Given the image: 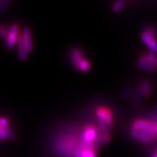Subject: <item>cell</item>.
I'll return each instance as SVG.
<instances>
[{
    "label": "cell",
    "instance_id": "obj_1",
    "mask_svg": "<svg viewBox=\"0 0 157 157\" xmlns=\"http://www.w3.org/2000/svg\"><path fill=\"white\" fill-rule=\"evenodd\" d=\"M131 135L143 144H149L157 139V121L137 119L133 123Z\"/></svg>",
    "mask_w": 157,
    "mask_h": 157
},
{
    "label": "cell",
    "instance_id": "obj_2",
    "mask_svg": "<svg viewBox=\"0 0 157 157\" xmlns=\"http://www.w3.org/2000/svg\"><path fill=\"white\" fill-rule=\"evenodd\" d=\"M70 60L74 67L80 71H88L91 68L90 62L86 59L84 54L80 48H74L70 51Z\"/></svg>",
    "mask_w": 157,
    "mask_h": 157
},
{
    "label": "cell",
    "instance_id": "obj_3",
    "mask_svg": "<svg viewBox=\"0 0 157 157\" xmlns=\"http://www.w3.org/2000/svg\"><path fill=\"white\" fill-rule=\"evenodd\" d=\"M141 39L150 49V51L157 53V35L156 29L154 27H146L141 34Z\"/></svg>",
    "mask_w": 157,
    "mask_h": 157
},
{
    "label": "cell",
    "instance_id": "obj_4",
    "mask_svg": "<svg viewBox=\"0 0 157 157\" xmlns=\"http://www.w3.org/2000/svg\"><path fill=\"white\" fill-rule=\"evenodd\" d=\"M18 31L19 27L16 24L13 25L10 29L8 31V35H7V39H6V48L9 50H11L15 47L18 41Z\"/></svg>",
    "mask_w": 157,
    "mask_h": 157
},
{
    "label": "cell",
    "instance_id": "obj_5",
    "mask_svg": "<svg viewBox=\"0 0 157 157\" xmlns=\"http://www.w3.org/2000/svg\"><path fill=\"white\" fill-rule=\"evenodd\" d=\"M96 116L98 119V122L105 124L107 127L111 126L112 124L113 119L111 111L107 108L101 107L97 109Z\"/></svg>",
    "mask_w": 157,
    "mask_h": 157
},
{
    "label": "cell",
    "instance_id": "obj_6",
    "mask_svg": "<svg viewBox=\"0 0 157 157\" xmlns=\"http://www.w3.org/2000/svg\"><path fill=\"white\" fill-rule=\"evenodd\" d=\"M98 136L96 129L93 126H90L84 129L83 136H82V142L87 144H92V143L95 140Z\"/></svg>",
    "mask_w": 157,
    "mask_h": 157
},
{
    "label": "cell",
    "instance_id": "obj_7",
    "mask_svg": "<svg viewBox=\"0 0 157 157\" xmlns=\"http://www.w3.org/2000/svg\"><path fill=\"white\" fill-rule=\"evenodd\" d=\"M22 36L23 39V42H24L25 50H26L27 53H29V52H31V51L33 50L34 46H33L31 30L29 27H25V28L23 29Z\"/></svg>",
    "mask_w": 157,
    "mask_h": 157
},
{
    "label": "cell",
    "instance_id": "obj_8",
    "mask_svg": "<svg viewBox=\"0 0 157 157\" xmlns=\"http://www.w3.org/2000/svg\"><path fill=\"white\" fill-rule=\"evenodd\" d=\"M139 61L157 67V53L149 50L148 54L140 57Z\"/></svg>",
    "mask_w": 157,
    "mask_h": 157
},
{
    "label": "cell",
    "instance_id": "obj_9",
    "mask_svg": "<svg viewBox=\"0 0 157 157\" xmlns=\"http://www.w3.org/2000/svg\"><path fill=\"white\" fill-rule=\"evenodd\" d=\"M17 48H18V52H17V55H18V58L21 61H25L28 58V53H27L26 50H25L24 42H23V36L21 35L19 36L18 41H17Z\"/></svg>",
    "mask_w": 157,
    "mask_h": 157
},
{
    "label": "cell",
    "instance_id": "obj_10",
    "mask_svg": "<svg viewBox=\"0 0 157 157\" xmlns=\"http://www.w3.org/2000/svg\"><path fill=\"white\" fill-rule=\"evenodd\" d=\"M140 91L143 96L148 97L151 94V84L148 81H144L141 84L140 87Z\"/></svg>",
    "mask_w": 157,
    "mask_h": 157
},
{
    "label": "cell",
    "instance_id": "obj_11",
    "mask_svg": "<svg viewBox=\"0 0 157 157\" xmlns=\"http://www.w3.org/2000/svg\"><path fill=\"white\" fill-rule=\"evenodd\" d=\"M136 65L139 68H141V69L147 71L154 72V71H156L157 70V67H156V66H151V65H149L147 63H142L140 61L137 62Z\"/></svg>",
    "mask_w": 157,
    "mask_h": 157
},
{
    "label": "cell",
    "instance_id": "obj_12",
    "mask_svg": "<svg viewBox=\"0 0 157 157\" xmlns=\"http://www.w3.org/2000/svg\"><path fill=\"white\" fill-rule=\"evenodd\" d=\"M126 2L124 1H119L116 2L112 7V10L113 13H119V11L121 10L124 7Z\"/></svg>",
    "mask_w": 157,
    "mask_h": 157
},
{
    "label": "cell",
    "instance_id": "obj_13",
    "mask_svg": "<svg viewBox=\"0 0 157 157\" xmlns=\"http://www.w3.org/2000/svg\"><path fill=\"white\" fill-rule=\"evenodd\" d=\"M12 2L10 0H5V1L0 2V15H2V13L8 9V7L10 6Z\"/></svg>",
    "mask_w": 157,
    "mask_h": 157
},
{
    "label": "cell",
    "instance_id": "obj_14",
    "mask_svg": "<svg viewBox=\"0 0 157 157\" xmlns=\"http://www.w3.org/2000/svg\"><path fill=\"white\" fill-rule=\"evenodd\" d=\"M5 130H6V133H7V138H10L13 141H15L16 140V136H15V132H13V130L12 129V128H10V127L8 126L5 127Z\"/></svg>",
    "mask_w": 157,
    "mask_h": 157
},
{
    "label": "cell",
    "instance_id": "obj_15",
    "mask_svg": "<svg viewBox=\"0 0 157 157\" xmlns=\"http://www.w3.org/2000/svg\"><path fill=\"white\" fill-rule=\"evenodd\" d=\"M133 93H134V90H133L132 88H128V89L125 90L121 94V98H124V99H126V98L130 97Z\"/></svg>",
    "mask_w": 157,
    "mask_h": 157
},
{
    "label": "cell",
    "instance_id": "obj_16",
    "mask_svg": "<svg viewBox=\"0 0 157 157\" xmlns=\"http://www.w3.org/2000/svg\"><path fill=\"white\" fill-rule=\"evenodd\" d=\"M8 35V31L3 25H0V37L4 39H6Z\"/></svg>",
    "mask_w": 157,
    "mask_h": 157
},
{
    "label": "cell",
    "instance_id": "obj_17",
    "mask_svg": "<svg viewBox=\"0 0 157 157\" xmlns=\"http://www.w3.org/2000/svg\"><path fill=\"white\" fill-rule=\"evenodd\" d=\"M7 139L5 128L0 126V140H6Z\"/></svg>",
    "mask_w": 157,
    "mask_h": 157
},
{
    "label": "cell",
    "instance_id": "obj_18",
    "mask_svg": "<svg viewBox=\"0 0 157 157\" xmlns=\"http://www.w3.org/2000/svg\"><path fill=\"white\" fill-rule=\"evenodd\" d=\"M142 94H141L140 90H137L136 96H135V105H139L140 103V101H141V97H142Z\"/></svg>",
    "mask_w": 157,
    "mask_h": 157
},
{
    "label": "cell",
    "instance_id": "obj_19",
    "mask_svg": "<svg viewBox=\"0 0 157 157\" xmlns=\"http://www.w3.org/2000/svg\"><path fill=\"white\" fill-rule=\"evenodd\" d=\"M0 126L4 127V128L8 127L9 126L8 120H7L6 118H4V117L0 118Z\"/></svg>",
    "mask_w": 157,
    "mask_h": 157
},
{
    "label": "cell",
    "instance_id": "obj_20",
    "mask_svg": "<svg viewBox=\"0 0 157 157\" xmlns=\"http://www.w3.org/2000/svg\"><path fill=\"white\" fill-rule=\"evenodd\" d=\"M152 157H157V150L152 155Z\"/></svg>",
    "mask_w": 157,
    "mask_h": 157
},
{
    "label": "cell",
    "instance_id": "obj_21",
    "mask_svg": "<svg viewBox=\"0 0 157 157\" xmlns=\"http://www.w3.org/2000/svg\"><path fill=\"white\" fill-rule=\"evenodd\" d=\"M0 141H1V140H0Z\"/></svg>",
    "mask_w": 157,
    "mask_h": 157
}]
</instances>
